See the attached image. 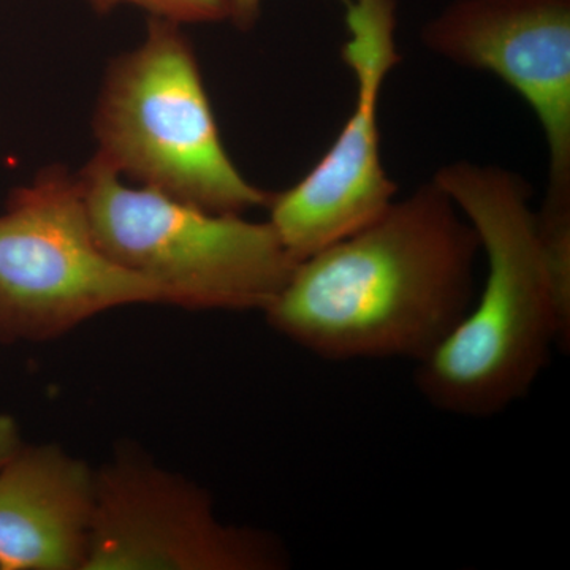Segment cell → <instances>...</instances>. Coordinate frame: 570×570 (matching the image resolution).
I'll return each instance as SVG.
<instances>
[{"label": "cell", "instance_id": "6da1fadb", "mask_svg": "<svg viewBox=\"0 0 570 570\" xmlns=\"http://www.w3.org/2000/svg\"><path fill=\"white\" fill-rule=\"evenodd\" d=\"M479 236L434 179L373 223L296 264L264 311L275 332L328 362H422L478 295Z\"/></svg>", "mask_w": 570, "mask_h": 570}, {"label": "cell", "instance_id": "7a4b0ae2", "mask_svg": "<svg viewBox=\"0 0 570 570\" xmlns=\"http://www.w3.org/2000/svg\"><path fill=\"white\" fill-rule=\"evenodd\" d=\"M433 179L474 227L487 275L463 321L417 363L415 387L445 414L489 419L530 393L560 346L532 189L515 171L468 160Z\"/></svg>", "mask_w": 570, "mask_h": 570}, {"label": "cell", "instance_id": "3957f363", "mask_svg": "<svg viewBox=\"0 0 570 570\" xmlns=\"http://www.w3.org/2000/svg\"><path fill=\"white\" fill-rule=\"evenodd\" d=\"M92 130L96 159L176 200L245 216L272 198L228 156L193 41L176 22L149 18L145 40L108 63Z\"/></svg>", "mask_w": 570, "mask_h": 570}, {"label": "cell", "instance_id": "277c9868", "mask_svg": "<svg viewBox=\"0 0 570 570\" xmlns=\"http://www.w3.org/2000/svg\"><path fill=\"white\" fill-rule=\"evenodd\" d=\"M78 179L97 243L116 264L163 288L171 306L264 313L298 264L268 220L127 186L96 157Z\"/></svg>", "mask_w": 570, "mask_h": 570}, {"label": "cell", "instance_id": "5b68a950", "mask_svg": "<svg viewBox=\"0 0 570 570\" xmlns=\"http://www.w3.org/2000/svg\"><path fill=\"white\" fill-rule=\"evenodd\" d=\"M146 303L170 299L97 243L78 175L55 165L10 194L0 214V344L47 343Z\"/></svg>", "mask_w": 570, "mask_h": 570}, {"label": "cell", "instance_id": "8992f818", "mask_svg": "<svg viewBox=\"0 0 570 570\" xmlns=\"http://www.w3.org/2000/svg\"><path fill=\"white\" fill-rule=\"evenodd\" d=\"M347 40L341 50L355 78L354 110L332 148L291 189L272 194L268 223L296 262L373 223L397 186L381 157L379 108L389 75L401 62L396 0H337Z\"/></svg>", "mask_w": 570, "mask_h": 570}, {"label": "cell", "instance_id": "52a82bcc", "mask_svg": "<svg viewBox=\"0 0 570 570\" xmlns=\"http://www.w3.org/2000/svg\"><path fill=\"white\" fill-rule=\"evenodd\" d=\"M275 535L217 519L213 498L137 450L96 471V509L85 570H279Z\"/></svg>", "mask_w": 570, "mask_h": 570}, {"label": "cell", "instance_id": "ba28073f", "mask_svg": "<svg viewBox=\"0 0 570 570\" xmlns=\"http://www.w3.org/2000/svg\"><path fill=\"white\" fill-rule=\"evenodd\" d=\"M423 45L464 69L490 71L530 105L549 148L540 208L570 212V0H456Z\"/></svg>", "mask_w": 570, "mask_h": 570}, {"label": "cell", "instance_id": "9c48e42d", "mask_svg": "<svg viewBox=\"0 0 570 570\" xmlns=\"http://www.w3.org/2000/svg\"><path fill=\"white\" fill-rule=\"evenodd\" d=\"M94 509L86 461L22 442L0 466V570H85Z\"/></svg>", "mask_w": 570, "mask_h": 570}, {"label": "cell", "instance_id": "30bf717a", "mask_svg": "<svg viewBox=\"0 0 570 570\" xmlns=\"http://www.w3.org/2000/svg\"><path fill=\"white\" fill-rule=\"evenodd\" d=\"M89 3L99 14L111 13L121 6H134L151 18L179 26L228 20L227 0H89Z\"/></svg>", "mask_w": 570, "mask_h": 570}, {"label": "cell", "instance_id": "8fae6325", "mask_svg": "<svg viewBox=\"0 0 570 570\" xmlns=\"http://www.w3.org/2000/svg\"><path fill=\"white\" fill-rule=\"evenodd\" d=\"M228 20L236 29L247 32L255 28L261 18L262 0H227Z\"/></svg>", "mask_w": 570, "mask_h": 570}, {"label": "cell", "instance_id": "7c38bea8", "mask_svg": "<svg viewBox=\"0 0 570 570\" xmlns=\"http://www.w3.org/2000/svg\"><path fill=\"white\" fill-rule=\"evenodd\" d=\"M20 425L10 414H0V466L21 448Z\"/></svg>", "mask_w": 570, "mask_h": 570}]
</instances>
